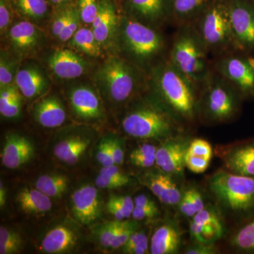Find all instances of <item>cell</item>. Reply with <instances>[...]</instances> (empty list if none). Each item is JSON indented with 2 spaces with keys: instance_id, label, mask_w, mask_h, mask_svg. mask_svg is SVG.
I'll return each instance as SVG.
<instances>
[{
  "instance_id": "35",
  "label": "cell",
  "mask_w": 254,
  "mask_h": 254,
  "mask_svg": "<svg viewBox=\"0 0 254 254\" xmlns=\"http://www.w3.org/2000/svg\"><path fill=\"white\" fill-rule=\"evenodd\" d=\"M22 247V239L19 234L8 227H0V254L20 253Z\"/></svg>"
},
{
  "instance_id": "28",
  "label": "cell",
  "mask_w": 254,
  "mask_h": 254,
  "mask_svg": "<svg viewBox=\"0 0 254 254\" xmlns=\"http://www.w3.org/2000/svg\"><path fill=\"white\" fill-rule=\"evenodd\" d=\"M212 0H173V20L175 26L192 23Z\"/></svg>"
},
{
  "instance_id": "37",
  "label": "cell",
  "mask_w": 254,
  "mask_h": 254,
  "mask_svg": "<svg viewBox=\"0 0 254 254\" xmlns=\"http://www.w3.org/2000/svg\"><path fill=\"white\" fill-rule=\"evenodd\" d=\"M75 3L76 2L54 9L49 22L50 23V33L54 38H58V39L59 38L67 23L73 4Z\"/></svg>"
},
{
  "instance_id": "20",
  "label": "cell",
  "mask_w": 254,
  "mask_h": 254,
  "mask_svg": "<svg viewBox=\"0 0 254 254\" xmlns=\"http://www.w3.org/2000/svg\"><path fill=\"white\" fill-rule=\"evenodd\" d=\"M34 152V145L27 137L16 133H8L1 150V163L5 168L11 170L19 168L31 160Z\"/></svg>"
},
{
  "instance_id": "59",
  "label": "cell",
  "mask_w": 254,
  "mask_h": 254,
  "mask_svg": "<svg viewBox=\"0 0 254 254\" xmlns=\"http://www.w3.org/2000/svg\"><path fill=\"white\" fill-rule=\"evenodd\" d=\"M117 1H118V2H120V1H121V0H116Z\"/></svg>"
},
{
  "instance_id": "23",
  "label": "cell",
  "mask_w": 254,
  "mask_h": 254,
  "mask_svg": "<svg viewBox=\"0 0 254 254\" xmlns=\"http://www.w3.org/2000/svg\"><path fill=\"white\" fill-rule=\"evenodd\" d=\"M77 242V234L71 227L60 225L47 232L41 247L47 254H65L72 250Z\"/></svg>"
},
{
  "instance_id": "15",
  "label": "cell",
  "mask_w": 254,
  "mask_h": 254,
  "mask_svg": "<svg viewBox=\"0 0 254 254\" xmlns=\"http://www.w3.org/2000/svg\"><path fill=\"white\" fill-rule=\"evenodd\" d=\"M219 155L229 171L254 177V138L224 147Z\"/></svg>"
},
{
  "instance_id": "17",
  "label": "cell",
  "mask_w": 254,
  "mask_h": 254,
  "mask_svg": "<svg viewBox=\"0 0 254 254\" xmlns=\"http://www.w3.org/2000/svg\"><path fill=\"white\" fill-rule=\"evenodd\" d=\"M68 102L76 118L85 121L100 120L103 109L99 96L91 86L80 84L70 89Z\"/></svg>"
},
{
  "instance_id": "27",
  "label": "cell",
  "mask_w": 254,
  "mask_h": 254,
  "mask_svg": "<svg viewBox=\"0 0 254 254\" xmlns=\"http://www.w3.org/2000/svg\"><path fill=\"white\" fill-rule=\"evenodd\" d=\"M50 198L38 189L24 187L18 192L16 200L23 213L42 215L51 210L53 204Z\"/></svg>"
},
{
  "instance_id": "9",
  "label": "cell",
  "mask_w": 254,
  "mask_h": 254,
  "mask_svg": "<svg viewBox=\"0 0 254 254\" xmlns=\"http://www.w3.org/2000/svg\"><path fill=\"white\" fill-rule=\"evenodd\" d=\"M213 68L238 91L244 100H254V56L235 51L213 58Z\"/></svg>"
},
{
  "instance_id": "31",
  "label": "cell",
  "mask_w": 254,
  "mask_h": 254,
  "mask_svg": "<svg viewBox=\"0 0 254 254\" xmlns=\"http://www.w3.org/2000/svg\"><path fill=\"white\" fill-rule=\"evenodd\" d=\"M67 177L58 174H47L38 177L35 187L50 198H59L67 190Z\"/></svg>"
},
{
  "instance_id": "5",
  "label": "cell",
  "mask_w": 254,
  "mask_h": 254,
  "mask_svg": "<svg viewBox=\"0 0 254 254\" xmlns=\"http://www.w3.org/2000/svg\"><path fill=\"white\" fill-rule=\"evenodd\" d=\"M95 81L114 104H129L148 90V74L120 55L113 54L98 68Z\"/></svg>"
},
{
  "instance_id": "12",
  "label": "cell",
  "mask_w": 254,
  "mask_h": 254,
  "mask_svg": "<svg viewBox=\"0 0 254 254\" xmlns=\"http://www.w3.org/2000/svg\"><path fill=\"white\" fill-rule=\"evenodd\" d=\"M3 37L7 40V50L21 59L38 53L46 40L43 28L21 18L14 21Z\"/></svg>"
},
{
  "instance_id": "57",
  "label": "cell",
  "mask_w": 254,
  "mask_h": 254,
  "mask_svg": "<svg viewBox=\"0 0 254 254\" xmlns=\"http://www.w3.org/2000/svg\"><path fill=\"white\" fill-rule=\"evenodd\" d=\"M48 1L55 9L76 2V0H48Z\"/></svg>"
},
{
  "instance_id": "47",
  "label": "cell",
  "mask_w": 254,
  "mask_h": 254,
  "mask_svg": "<svg viewBox=\"0 0 254 254\" xmlns=\"http://www.w3.org/2000/svg\"><path fill=\"white\" fill-rule=\"evenodd\" d=\"M110 143L115 165H123L125 159V149L123 141L117 136L110 137Z\"/></svg>"
},
{
  "instance_id": "33",
  "label": "cell",
  "mask_w": 254,
  "mask_h": 254,
  "mask_svg": "<svg viewBox=\"0 0 254 254\" xmlns=\"http://www.w3.org/2000/svg\"><path fill=\"white\" fill-rule=\"evenodd\" d=\"M231 243L242 253L254 254V215L243 221L232 236Z\"/></svg>"
},
{
  "instance_id": "18",
  "label": "cell",
  "mask_w": 254,
  "mask_h": 254,
  "mask_svg": "<svg viewBox=\"0 0 254 254\" xmlns=\"http://www.w3.org/2000/svg\"><path fill=\"white\" fill-rule=\"evenodd\" d=\"M156 152V165L168 175H180L185 165V157L190 144L188 140L178 136L165 140Z\"/></svg>"
},
{
  "instance_id": "52",
  "label": "cell",
  "mask_w": 254,
  "mask_h": 254,
  "mask_svg": "<svg viewBox=\"0 0 254 254\" xmlns=\"http://www.w3.org/2000/svg\"><path fill=\"white\" fill-rule=\"evenodd\" d=\"M115 200L118 202L123 209L124 213L126 215L127 219L131 217L133 209L135 208L134 200L132 199L131 197L127 195H120V196H113Z\"/></svg>"
},
{
  "instance_id": "8",
  "label": "cell",
  "mask_w": 254,
  "mask_h": 254,
  "mask_svg": "<svg viewBox=\"0 0 254 254\" xmlns=\"http://www.w3.org/2000/svg\"><path fill=\"white\" fill-rule=\"evenodd\" d=\"M209 190L227 210L245 220L254 215V177L219 170L210 177Z\"/></svg>"
},
{
  "instance_id": "40",
  "label": "cell",
  "mask_w": 254,
  "mask_h": 254,
  "mask_svg": "<svg viewBox=\"0 0 254 254\" xmlns=\"http://www.w3.org/2000/svg\"><path fill=\"white\" fill-rule=\"evenodd\" d=\"M100 1V0H76V7L81 23L92 25L98 14Z\"/></svg>"
},
{
  "instance_id": "2",
  "label": "cell",
  "mask_w": 254,
  "mask_h": 254,
  "mask_svg": "<svg viewBox=\"0 0 254 254\" xmlns=\"http://www.w3.org/2000/svg\"><path fill=\"white\" fill-rule=\"evenodd\" d=\"M162 29L122 14L118 54L148 74L155 66L168 60L170 40Z\"/></svg>"
},
{
  "instance_id": "58",
  "label": "cell",
  "mask_w": 254,
  "mask_h": 254,
  "mask_svg": "<svg viewBox=\"0 0 254 254\" xmlns=\"http://www.w3.org/2000/svg\"><path fill=\"white\" fill-rule=\"evenodd\" d=\"M6 203V190H5L4 184L1 181L0 183V206L3 208Z\"/></svg>"
},
{
  "instance_id": "16",
  "label": "cell",
  "mask_w": 254,
  "mask_h": 254,
  "mask_svg": "<svg viewBox=\"0 0 254 254\" xmlns=\"http://www.w3.org/2000/svg\"><path fill=\"white\" fill-rule=\"evenodd\" d=\"M71 213L75 220L83 225H91L100 218L101 199L96 187L83 185L73 192Z\"/></svg>"
},
{
  "instance_id": "54",
  "label": "cell",
  "mask_w": 254,
  "mask_h": 254,
  "mask_svg": "<svg viewBox=\"0 0 254 254\" xmlns=\"http://www.w3.org/2000/svg\"><path fill=\"white\" fill-rule=\"evenodd\" d=\"M107 210L114 216L115 220H124L127 219L126 215L124 213L123 209L118 204V202L115 200L113 196L110 198L108 203H107Z\"/></svg>"
},
{
  "instance_id": "44",
  "label": "cell",
  "mask_w": 254,
  "mask_h": 254,
  "mask_svg": "<svg viewBox=\"0 0 254 254\" xmlns=\"http://www.w3.org/2000/svg\"><path fill=\"white\" fill-rule=\"evenodd\" d=\"M187 151L191 154L198 155L209 160H211L213 157V148L209 142L202 138H195L190 141Z\"/></svg>"
},
{
  "instance_id": "30",
  "label": "cell",
  "mask_w": 254,
  "mask_h": 254,
  "mask_svg": "<svg viewBox=\"0 0 254 254\" xmlns=\"http://www.w3.org/2000/svg\"><path fill=\"white\" fill-rule=\"evenodd\" d=\"M22 97L16 85L0 88V113L6 119L19 117L22 108Z\"/></svg>"
},
{
  "instance_id": "38",
  "label": "cell",
  "mask_w": 254,
  "mask_h": 254,
  "mask_svg": "<svg viewBox=\"0 0 254 254\" xmlns=\"http://www.w3.org/2000/svg\"><path fill=\"white\" fill-rule=\"evenodd\" d=\"M123 253L145 254L148 252V239L145 232L136 231L132 234L127 243L123 246Z\"/></svg>"
},
{
  "instance_id": "56",
  "label": "cell",
  "mask_w": 254,
  "mask_h": 254,
  "mask_svg": "<svg viewBox=\"0 0 254 254\" xmlns=\"http://www.w3.org/2000/svg\"><path fill=\"white\" fill-rule=\"evenodd\" d=\"M134 203L135 206L141 207V208H158L155 202L144 194L136 196L134 199Z\"/></svg>"
},
{
  "instance_id": "22",
  "label": "cell",
  "mask_w": 254,
  "mask_h": 254,
  "mask_svg": "<svg viewBox=\"0 0 254 254\" xmlns=\"http://www.w3.org/2000/svg\"><path fill=\"white\" fill-rule=\"evenodd\" d=\"M142 183L164 204L177 205L181 200V191L168 174H147L142 177Z\"/></svg>"
},
{
  "instance_id": "14",
  "label": "cell",
  "mask_w": 254,
  "mask_h": 254,
  "mask_svg": "<svg viewBox=\"0 0 254 254\" xmlns=\"http://www.w3.org/2000/svg\"><path fill=\"white\" fill-rule=\"evenodd\" d=\"M47 66L55 77L71 80L83 76L88 69V63L71 49L53 50L46 58Z\"/></svg>"
},
{
  "instance_id": "4",
  "label": "cell",
  "mask_w": 254,
  "mask_h": 254,
  "mask_svg": "<svg viewBox=\"0 0 254 254\" xmlns=\"http://www.w3.org/2000/svg\"><path fill=\"white\" fill-rule=\"evenodd\" d=\"M168 60L199 89L213 71L211 55L192 23L177 26Z\"/></svg>"
},
{
  "instance_id": "7",
  "label": "cell",
  "mask_w": 254,
  "mask_h": 254,
  "mask_svg": "<svg viewBox=\"0 0 254 254\" xmlns=\"http://www.w3.org/2000/svg\"><path fill=\"white\" fill-rule=\"evenodd\" d=\"M192 24L212 59L240 50L232 31L226 0H212Z\"/></svg>"
},
{
  "instance_id": "32",
  "label": "cell",
  "mask_w": 254,
  "mask_h": 254,
  "mask_svg": "<svg viewBox=\"0 0 254 254\" xmlns=\"http://www.w3.org/2000/svg\"><path fill=\"white\" fill-rule=\"evenodd\" d=\"M21 58L7 49H1L0 55V88L14 84Z\"/></svg>"
},
{
  "instance_id": "49",
  "label": "cell",
  "mask_w": 254,
  "mask_h": 254,
  "mask_svg": "<svg viewBox=\"0 0 254 254\" xmlns=\"http://www.w3.org/2000/svg\"><path fill=\"white\" fill-rule=\"evenodd\" d=\"M179 206L182 213L189 218H193L197 213L189 190H186L185 193L182 194Z\"/></svg>"
},
{
  "instance_id": "39",
  "label": "cell",
  "mask_w": 254,
  "mask_h": 254,
  "mask_svg": "<svg viewBox=\"0 0 254 254\" xmlns=\"http://www.w3.org/2000/svg\"><path fill=\"white\" fill-rule=\"evenodd\" d=\"M192 221L211 227L216 233L218 238H220L223 235V226L221 220L219 218L218 214L213 210L204 208L195 214L193 217Z\"/></svg>"
},
{
  "instance_id": "42",
  "label": "cell",
  "mask_w": 254,
  "mask_h": 254,
  "mask_svg": "<svg viewBox=\"0 0 254 254\" xmlns=\"http://www.w3.org/2000/svg\"><path fill=\"white\" fill-rule=\"evenodd\" d=\"M15 14L11 0H0V33L4 36L14 23Z\"/></svg>"
},
{
  "instance_id": "3",
  "label": "cell",
  "mask_w": 254,
  "mask_h": 254,
  "mask_svg": "<svg viewBox=\"0 0 254 254\" xmlns=\"http://www.w3.org/2000/svg\"><path fill=\"white\" fill-rule=\"evenodd\" d=\"M122 121L123 131L138 139L165 140L180 135L184 127L148 90L131 103Z\"/></svg>"
},
{
  "instance_id": "26",
  "label": "cell",
  "mask_w": 254,
  "mask_h": 254,
  "mask_svg": "<svg viewBox=\"0 0 254 254\" xmlns=\"http://www.w3.org/2000/svg\"><path fill=\"white\" fill-rule=\"evenodd\" d=\"M91 144V139L82 135H72L66 137L55 145L54 155L63 163L73 165L84 155Z\"/></svg>"
},
{
  "instance_id": "36",
  "label": "cell",
  "mask_w": 254,
  "mask_h": 254,
  "mask_svg": "<svg viewBox=\"0 0 254 254\" xmlns=\"http://www.w3.org/2000/svg\"><path fill=\"white\" fill-rule=\"evenodd\" d=\"M123 220L108 221L95 227L94 235L100 245L110 248Z\"/></svg>"
},
{
  "instance_id": "1",
  "label": "cell",
  "mask_w": 254,
  "mask_h": 254,
  "mask_svg": "<svg viewBox=\"0 0 254 254\" xmlns=\"http://www.w3.org/2000/svg\"><path fill=\"white\" fill-rule=\"evenodd\" d=\"M199 90L168 60L148 73V93L183 127L199 120Z\"/></svg>"
},
{
  "instance_id": "10",
  "label": "cell",
  "mask_w": 254,
  "mask_h": 254,
  "mask_svg": "<svg viewBox=\"0 0 254 254\" xmlns=\"http://www.w3.org/2000/svg\"><path fill=\"white\" fill-rule=\"evenodd\" d=\"M122 14L153 27L163 28L173 20V0H121Z\"/></svg>"
},
{
  "instance_id": "45",
  "label": "cell",
  "mask_w": 254,
  "mask_h": 254,
  "mask_svg": "<svg viewBox=\"0 0 254 254\" xmlns=\"http://www.w3.org/2000/svg\"><path fill=\"white\" fill-rule=\"evenodd\" d=\"M96 158L103 167L115 165L110 148V138H104L100 141L97 150Z\"/></svg>"
},
{
  "instance_id": "53",
  "label": "cell",
  "mask_w": 254,
  "mask_h": 254,
  "mask_svg": "<svg viewBox=\"0 0 254 254\" xmlns=\"http://www.w3.org/2000/svg\"><path fill=\"white\" fill-rule=\"evenodd\" d=\"M187 254H215L217 250L212 243L200 244L190 247L186 251Z\"/></svg>"
},
{
  "instance_id": "51",
  "label": "cell",
  "mask_w": 254,
  "mask_h": 254,
  "mask_svg": "<svg viewBox=\"0 0 254 254\" xmlns=\"http://www.w3.org/2000/svg\"><path fill=\"white\" fill-rule=\"evenodd\" d=\"M160 211L158 208H141L135 206L132 213L131 217L135 221L151 219L158 215Z\"/></svg>"
},
{
  "instance_id": "43",
  "label": "cell",
  "mask_w": 254,
  "mask_h": 254,
  "mask_svg": "<svg viewBox=\"0 0 254 254\" xmlns=\"http://www.w3.org/2000/svg\"><path fill=\"white\" fill-rule=\"evenodd\" d=\"M134 221L125 220L122 221L121 225L119 228L118 233L112 243L110 249L115 250V249L121 248L127 243L132 234L136 231L137 225Z\"/></svg>"
},
{
  "instance_id": "55",
  "label": "cell",
  "mask_w": 254,
  "mask_h": 254,
  "mask_svg": "<svg viewBox=\"0 0 254 254\" xmlns=\"http://www.w3.org/2000/svg\"><path fill=\"white\" fill-rule=\"evenodd\" d=\"M188 190L190 191L192 201H193L197 213H198L200 210H203L205 207L204 200H203L201 193L198 190H195V189H190Z\"/></svg>"
},
{
  "instance_id": "24",
  "label": "cell",
  "mask_w": 254,
  "mask_h": 254,
  "mask_svg": "<svg viewBox=\"0 0 254 254\" xmlns=\"http://www.w3.org/2000/svg\"><path fill=\"white\" fill-rule=\"evenodd\" d=\"M15 14L42 28L50 22L54 8L48 0H11Z\"/></svg>"
},
{
  "instance_id": "29",
  "label": "cell",
  "mask_w": 254,
  "mask_h": 254,
  "mask_svg": "<svg viewBox=\"0 0 254 254\" xmlns=\"http://www.w3.org/2000/svg\"><path fill=\"white\" fill-rule=\"evenodd\" d=\"M71 49L92 58L102 56L103 49L99 44L92 28L80 27L69 41Z\"/></svg>"
},
{
  "instance_id": "34",
  "label": "cell",
  "mask_w": 254,
  "mask_h": 254,
  "mask_svg": "<svg viewBox=\"0 0 254 254\" xmlns=\"http://www.w3.org/2000/svg\"><path fill=\"white\" fill-rule=\"evenodd\" d=\"M157 150L155 145L148 143L140 145L130 153V161L138 168H150L156 163Z\"/></svg>"
},
{
  "instance_id": "6",
  "label": "cell",
  "mask_w": 254,
  "mask_h": 254,
  "mask_svg": "<svg viewBox=\"0 0 254 254\" xmlns=\"http://www.w3.org/2000/svg\"><path fill=\"white\" fill-rule=\"evenodd\" d=\"M243 101L238 91L213 68L200 88L198 118L206 123H228L240 114Z\"/></svg>"
},
{
  "instance_id": "21",
  "label": "cell",
  "mask_w": 254,
  "mask_h": 254,
  "mask_svg": "<svg viewBox=\"0 0 254 254\" xmlns=\"http://www.w3.org/2000/svg\"><path fill=\"white\" fill-rule=\"evenodd\" d=\"M33 116L41 126L49 128L62 126L66 120L63 102L54 95L45 97L35 105Z\"/></svg>"
},
{
  "instance_id": "13",
  "label": "cell",
  "mask_w": 254,
  "mask_h": 254,
  "mask_svg": "<svg viewBox=\"0 0 254 254\" xmlns=\"http://www.w3.org/2000/svg\"><path fill=\"white\" fill-rule=\"evenodd\" d=\"M121 16L116 0H100L98 14L92 23V30L103 49H111L116 54Z\"/></svg>"
},
{
  "instance_id": "48",
  "label": "cell",
  "mask_w": 254,
  "mask_h": 254,
  "mask_svg": "<svg viewBox=\"0 0 254 254\" xmlns=\"http://www.w3.org/2000/svg\"><path fill=\"white\" fill-rule=\"evenodd\" d=\"M118 165H113L111 166L103 167L100 170V173L103 174V175H107V176L111 177L114 180H117L123 183L125 186L129 184L130 179L129 177L123 173L121 170L118 168Z\"/></svg>"
},
{
  "instance_id": "46",
  "label": "cell",
  "mask_w": 254,
  "mask_h": 254,
  "mask_svg": "<svg viewBox=\"0 0 254 254\" xmlns=\"http://www.w3.org/2000/svg\"><path fill=\"white\" fill-rule=\"evenodd\" d=\"M210 160L193 155L187 151L185 157V165L192 173L201 174L208 169Z\"/></svg>"
},
{
  "instance_id": "25",
  "label": "cell",
  "mask_w": 254,
  "mask_h": 254,
  "mask_svg": "<svg viewBox=\"0 0 254 254\" xmlns=\"http://www.w3.org/2000/svg\"><path fill=\"white\" fill-rule=\"evenodd\" d=\"M181 244V234L171 223L162 225L155 230L150 242V253L153 254H176Z\"/></svg>"
},
{
  "instance_id": "50",
  "label": "cell",
  "mask_w": 254,
  "mask_h": 254,
  "mask_svg": "<svg viewBox=\"0 0 254 254\" xmlns=\"http://www.w3.org/2000/svg\"><path fill=\"white\" fill-rule=\"evenodd\" d=\"M95 185L98 188L103 190H114L125 186L122 182L117 181L102 173H100L95 179Z\"/></svg>"
},
{
  "instance_id": "19",
  "label": "cell",
  "mask_w": 254,
  "mask_h": 254,
  "mask_svg": "<svg viewBox=\"0 0 254 254\" xmlns=\"http://www.w3.org/2000/svg\"><path fill=\"white\" fill-rule=\"evenodd\" d=\"M15 84L23 98L32 100L39 98L48 91L50 80L39 65L27 63L18 70Z\"/></svg>"
},
{
  "instance_id": "41",
  "label": "cell",
  "mask_w": 254,
  "mask_h": 254,
  "mask_svg": "<svg viewBox=\"0 0 254 254\" xmlns=\"http://www.w3.org/2000/svg\"><path fill=\"white\" fill-rule=\"evenodd\" d=\"M81 23V18L78 14L76 4L75 3L73 4L67 23L58 38L60 43H66V42L69 41L78 31V28L81 27L80 26Z\"/></svg>"
},
{
  "instance_id": "11",
  "label": "cell",
  "mask_w": 254,
  "mask_h": 254,
  "mask_svg": "<svg viewBox=\"0 0 254 254\" xmlns=\"http://www.w3.org/2000/svg\"><path fill=\"white\" fill-rule=\"evenodd\" d=\"M226 2L239 50L254 56V0H226Z\"/></svg>"
}]
</instances>
